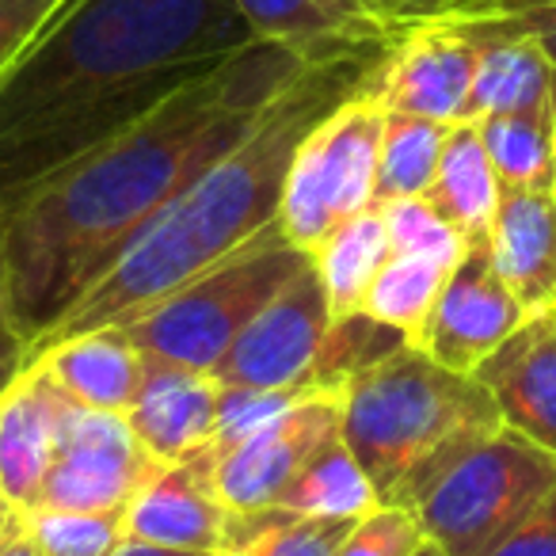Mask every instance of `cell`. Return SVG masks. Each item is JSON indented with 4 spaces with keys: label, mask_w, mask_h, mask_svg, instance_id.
Wrapping results in <instances>:
<instances>
[{
    "label": "cell",
    "mask_w": 556,
    "mask_h": 556,
    "mask_svg": "<svg viewBox=\"0 0 556 556\" xmlns=\"http://www.w3.org/2000/svg\"><path fill=\"white\" fill-rule=\"evenodd\" d=\"M305 58L248 42L149 115L0 202V282L27 351L58 332L179 191L222 161Z\"/></svg>",
    "instance_id": "1"
},
{
    "label": "cell",
    "mask_w": 556,
    "mask_h": 556,
    "mask_svg": "<svg viewBox=\"0 0 556 556\" xmlns=\"http://www.w3.org/2000/svg\"><path fill=\"white\" fill-rule=\"evenodd\" d=\"M255 42L232 0H85L0 80V202Z\"/></svg>",
    "instance_id": "2"
},
{
    "label": "cell",
    "mask_w": 556,
    "mask_h": 556,
    "mask_svg": "<svg viewBox=\"0 0 556 556\" xmlns=\"http://www.w3.org/2000/svg\"><path fill=\"white\" fill-rule=\"evenodd\" d=\"M381 62L386 54L305 65L263 108L252 130L156 214V222L126 248L123 260L88 290L85 302L42 343L115 325L126 313L156 302L199 270L214 267L222 255L252 240L260 229H267L278 217L298 141L328 111L363 92L378 77Z\"/></svg>",
    "instance_id": "3"
},
{
    "label": "cell",
    "mask_w": 556,
    "mask_h": 556,
    "mask_svg": "<svg viewBox=\"0 0 556 556\" xmlns=\"http://www.w3.org/2000/svg\"><path fill=\"white\" fill-rule=\"evenodd\" d=\"M503 431L492 393L412 343L340 389V439L381 507L416 510L457 462Z\"/></svg>",
    "instance_id": "4"
},
{
    "label": "cell",
    "mask_w": 556,
    "mask_h": 556,
    "mask_svg": "<svg viewBox=\"0 0 556 556\" xmlns=\"http://www.w3.org/2000/svg\"><path fill=\"white\" fill-rule=\"evenodd\" d=\"M313 255L294 248L278 217L252 240L232 248L214 267L199 270L156 302L126 313L115 328L149 358L187 370L214 374L229 355L232 340L248 328V320L287 287L298 270L309 267Z\"/></svg>",
    "instance_id": "5"
},
{
    "label": "cell",
    "mask_w": 556,
    "mask_h": 556,
    "mask_svg": "<svg viewBox=\"0 0 556 556\" xmlns=\"http://www.w3.org/2000/svg\"><path fill=\"white\" fill-rule=\"evenodd\" d=\"M553 488L556 457L503 427L434 484L416 518L446 556H492Z\"/></svg>",
    "instance_id": "6"
},
{
    "label": "cell",
    "mask_w": 556,
    "mask_h": 556,
    "mask_svg": "<svg viewBox=\"0 0 556 556\" xmlns=\"http://www.w3.org/2000/svg\"><path fill=\"white\" fill-rule=\"evenodd\" d=\"M374 80L328 111L294 149L278 202V229L305 255L340 222L374 206L386 130V108L374 96Z\"/></svg>",
    "instance_id": "7"
},
{
    "label": "cell",
    "mask_w": 556,
    "mask_h": 556,
    "mask_svg": "<svg viewBox=\"0 0 556 556\" xmlns=\"http://www.w3.org/2000/svg\"><path fill=\"white\" fill-rule=\"evenodd\" d=\"M161 465L134 439L126 416L77 408L70 401L58 431L54 462L35 507L126 510Z\"/></svg>",
    "instance_id": "8"
},
{
    "label": "cell",
    "mask_w": 556,
    "mask_h": 556,
    "mask_svg": "<svg viewBox=\"0 0 556 556\" xmlns=\"http://www.w3.org/2000/svg\"><path fill=\"white\" fill-rule=\"evenodd\" d=\"M328 328H332V309L325 282L309 260V267L298 270L232 340L229 355L214 370L217 381L237 389H267V393L309 389Z\"/></svg>",
    "instance_id": "9"
},
{
    "label": "cell",
    "mask_w": 556,
    "mask_h": 556,
    "mask_svg": "<svg viewBox=\"0 0 556 556\" xmlns=\"http://www.w3.org/2000/svg\"><path fill=\"white\" fill-rule=\"evenodd\" d=\"M332 439H340V396L309 389L222 457H199L206 462L217 500L232 515H244L275 507L309 457Z\"/></svg>",
    "instance_id": "10"
},
{
    "label": "cell",
    "mask_w": 556,
    "mask_h": 556,
    "mask_svg": "<svg viewBox=\"0 0 556 556\" xmlns=\"http://www.w3.org/2000/svg\"><path fill=\"white\" fill-rule=\"evenodd\" d=\"M522 325V309L492 267L488 240L465 244L462 260L446 278V290L434 305L419 351L446 370L477 374Z\"/></svg>",
    "instance_id": "11"
},
{
    "label": "cell",
    "mask_w": 556,
    "mask_h": 556,
    "mask_svg": "<svg viewBox=\"0 0 556 556\" xmlns=\"http://www.w3.org/2000/svg\"><path fill=\"white\" fill-rule=\"evenodd\" d=\"M477 47L454 24H424L404 31L386 54L374 80V96L386 111L431 118V123H465Z\"/></svg>",
    "instance_id": "12"
},
{
    "label": "cell",
    "mask_w": 556,
    "mask_h": 556,
    "mask_svg": "<svg viewBox=\"0 0 556 556\" xmlns=\"http://www.w3.org/2000/svg\"><path fill=\"white\" fill-rule=\"evenodd\" d=\"M477 47L465 123L488 115H556V65L538 39L522 31H507L488 16L446 20Z\"/></svg>",
    "instance_id": "13"
},
{
    "label": "cell",
    "mask_w": 556,
    "mask_h": 556,
    "mask_svg": "<svg viewBox=\"0 0 556 556\" xmlns=\"http://www.w3.org/2000/svg\"><path fill=\"white\" fill-rule=\"evenodd\" d=\"M149 363V358H146ZM225 386L217 374L149 363L126 424L156 465H176L202 454L214 442Z\"/></svg>",
    "instance_id": "14"
},
{
    "label": "cell",
    "mask_w": 556,
    "mask_h": 556,
    "mask_svg": "<svg viewBox=\"0 0 556 556\" xmlns=\"http://www.w3.org/2000/svg\"><path fill=\"white\" fill-rule=\"evenodd\" d=\"M232 510L217 500L210 469L199 454L161 465L123 515V538L214 556L225 541Z\"/></svg>",
    "instance_id": "15"
},
{
    "label": "cell",
    "mask_w": 556,
    "mask_h": 556,
    "mask_svg": "<svg viewBox=\"0 0 556 556\" xmlns=\"http://www.w3.org/2000/svg\"><path fill=\"white\" fill-rule=\"evenodd\" d=\"M488 252L526 320L556 317V187L503 191Z\"/></svg>",
    "instance_id": "16"
},
{
    "label": "cell",
    "mask_w": 556,
    "mask_h": 556,
    "mask_svg": "<svg viewBox=\"0 0 556 556\" xmlns=\"http://www.w3.org/2000/svg\"><path fill=\"white\" fill-rule=\"evenodd\" d=\"M255 39L278 42L309 65L332 58L389 54L393 35L370 16L366 0H232Z\"/></svg>",
    "instance_id": "17"
},
{
    "label": "cell",
    "mask_w": 556,
    "mask_h": 556,
    "mask_svg": "<svg viewBox=\"0 0 556 556\" xmlns=\"http://www.w3.org/2000/svg\"><path fill=\"white\" fill-rule=\"evenodd\" d=\"M472 378L492 393L507 431L556 457V317L526 320Z\"/></svg>",
    "instance_id": "18"
},
{
    "label": "cell",
    "mask_w": 556,
    "mask_h": 556,
    "mask_svg": "<svg viewBox=\"0 0 556 556\" xmlns=\"http://www.w3.org/2000/svg\"><path fill=\"white\" fill-rule=\"evenodd\" d=\"M65 408L70 396L35 358H27L24 370L0 393V492L16 510L35 507L39 500Z\"/></svg>",
    "instance_id": "19"
},
{
    "label": "cell",
    "mask_w": 556,
    "mask_h": 556,
    "mask_svg": "<svg viewBox=\"0 0 556 556\" xmlns=\"http://www.w3.org/2000/svg\"><path fill=\"white\" fill-rule=\"evenodd\" d=\"M27 358L42 363V370L77 408L115 412V416L130 412L149 366L146 355L115 325L39 343L27 351Z\"/></svg>",
    "instance_id": "20"
},
{
    "label": "cell",
    "mask_w": 556,
    "mask_h": 556,
    "mask_svg": "<svg viewBox=\"0 0 556 556\" xmlns=\"http://www.w3.org/2000/svg\"><path fill=\"white\" fill-rule=\"evenodd\" d=\"M500 194L503 187L484 153L477 123H454L446 134V146H442L434 184L427 187L424 199L439 210V217L465 244H484L492 237Z\"/></svg>",
    "instance_id": "21"
},
{
    "label": "cell",
    "mask_w": 556,
    "mask_h": 556,
    "mask_svg": "<svg viewBox=\"0 0 556 556\" xmlns=\"http://www.w3.org/2000/svg\"><path fill=\"white\" fill-rule=\"evenodd\" d=\"M389 260H393V244H389L386 214H381L378 202L366 206L363 214L340 222L313 248V267L325 282L332 320L363 313L374 278L381 275Z\"/></svg>",
    "instance_id": "22"
},
{
    "label": "cell",
    "mask_w": 556,
    "mask_h": 556,
    "mask_svg": "<svg viewBox=\"0 0 556 556\" xmlns=\"http://www.w3.org/2000/svg\"><path fill=\"white\" fill-rule=\"evenodd\" d=\"M454 267L457 263H442L431 260V255H393L381 267V275L374 278L363 313L378 325L393 328L404 343L419 348Z\"/></svg>",
    "instance_id": "23"
},
{
    "label": "cell",
    "mask_w": 556,
    "mask_h": 556,
    "mask_svg": "<svg viewBox=\"0 0 556 556\" xmlns=\"http://www.w3.org/2000/svg\"><path fill=\"white\" fill-rule=\"evenodd\" d=\"M351 526V518H309L287 507L244 510L229 518L214 556H336Z\"/></svg>",
    "instance_id": "24"
},
{
    "label": "cell",
    "mask_w": 556,
    "mask_h": 556,
    "mask_svg": "<svg viewBox=\"0 0 556 556\" xmlns=\"http://www.w3.org/2000/svg\"><path fill=\"white\" fill-rule=\"evenodd\" d=\"M275 507H287L294 515L309 518H351V522H358V518L374 515L381 503L374 495V484L366 480L363 465L348 450V442L332 439L309 457V465L298 472L294 484L282 492Z\"/></svg>",
    "instance_id": "25"
},
{
    "label": "cell",
    "mask_w": 556,
    "mask_h": 556,
    "mask_svg": "<svg viewBox=\"0 0 556 556\" xmlns=\"http://www.w3.org/2000/svg\"><path fill=\"white\" fill-rule=\"evenodd\" d=\"M480 141L503 191L553 187L556 179V115H488L477 118Z\"/></svg>",
    "instance_id": "26"
},
{
    "label": "cell",
    "mask_w": 556,
    "mask_h": 556,
    "mask_svg": "<svg viewBox=\"0 0 556 556\" xmlns=\"http://www.w3.org/2000/svg\"><path fill=\"white\" fill-rule=\"evenodd\" d=\"M446 123L386 111V130H381V156H378V187L374 202L396 199H424L434 184V172L446 146Z\"/></svg>",
    "instance_id": "27"
},
{
    "label": "cell",
    "mask_w": 556,
    "mask_h": 556,
    "mask_svg": "<svg viewBox=\"0 0 556 556\" xmlns=\"http://www.w3.org/2000/svg\"><path fill=\"white\" fill-rule=\"evenodd\" d=\"M123 515L126 510L27 507L20 510V522L42 556H108L123 541Z\"/></svg>",
    "instance_id": "28"
},
{
    "label": "cell",
    "mask_w": 556,
    "mask_h": 556,
    "mask_svg": "<svg viewBox=\"0 0 556 556\" xmlns=\"http://www.w3.org/2000/svg\"><path fill=\"white\" fill-rule=\"evenodd\" d=\"M381 214H386L393 255H431V260H442V263L462 260L465 240L442 222L439 210L427 199L381 202Z\"/></svg>",
    "instance_id": "29"
},
{
    "label": "cell",
    "mask_w": 556,
    "mask_h": 556,
    "mask_svg": "<svg viewBox=\"0 0 556 556\" xmlns=\"http://www.w3.org/2000/svg\"><path fill=\"white\" fill-rule=\"evenodd\" d=\"M85 0H0V80Z\"/></svg>",
    "instance_id": "30"
},
{
    "label": "cell",
    "mask_w": 556,
    "mask_h": 556,
    "mask_svg": "<svg viewBox=\"0 0 556 556\" xmlns=\"http://www.w3.org/2000/svg\"><path fill=\"white\" fill-rule=\"evenodd\" d=\"M309 389H278V393H267V389H237L225 386L222 393V412H217V431L214 442H210L202 454L206 457H222L225 450H232L237 442H244L252 431H260L267 419H275L282 408L298 401Z\"/></svg>",
    "instance_id": "31"
},
{
    "label": "cell",
    "mask_w": 556,
    "mask_h": 556,
    "mask_svg": "<svg viewBox=\"0 0 556 556\" xmlns=\"http://www.w3.org/2000/svg\"><path fill=\"white\" fill-rule=\"evenodd\" d=\"M424 541L427 538L416 510L378 507L374 515L358 518L351 526L336 556H412Z\"/></svg>",
    "instance_id": "32"
},
{
    "label": "cell",
    "mask_w": 556,
    "mask_h": 556,
    "mask_svg": "<svg viewBox=\"0 0 556 556\" xmlns=\"http://www.w3.org/2000/svg\"><path fill=\"white\" fill-rule=\"evenodd\" d=\"M484 0H366L370 16L386 27L393 39L424 24H442V20L472 16Z\"/></svg>",
    "instance_id": "33"
},
{
    "label": "cell",
    "mask_w": 556,
    "mask_h": 556,
    "mask_svg": "<svg viewBox=\"0 0 556 556\" xmlns=\"http://www.w3.org/2000/svg\"><path fill=\"white\" fill-rule=\"evenodd\" d=\"M477 16H488L500 27H507V31H522L530 39H538L556 65V0H515V4L477 12Z\"/></svg>",
    "instance_id": "34"
},
{
    "label": "cell",
    "mask_w": 556,
    "mask_h": 556,
    "mask_svg": "<svg viewBox=\"0 0 556 556\" xmlns=\"http://www.w3.org/2000/svg\"><path fill=\"white\" fill-rule=\"evenodd\" d=\"M492 556H556V488Z\"/></svg>",
    "instance_id": "35"
},
{
    "label": "cell",
    "mask_w": 556,
    "mask_h": 556,
    "mask_svg": "<svg viewBox=\"0 0 556 556\" xmlns=\"http://www.w3.org/2000/svg\"><path fill=\"white\" fill-rule=\"evenodd\" d=\"M0 358H27V340L20 336L16 320H12L4 282H0Z\"/></svg>",
    "instance_id": "36"
},
{
    "label": "cell",
    "mask_w": 556,
    "mask_h": 556,
    "mask_svg": "<svg viewBox=\"0 0 556 556\" xmlns=\"http://www.w3.org/2000/svg\"><path fill=\"white\" fill-rule=\"evenodd\" d=\"M108 556H210V553H184V548H164V545H149V541L123 538Z\"/></svg>",
    "instance_id": "37"
},
{
    "label": "cell",
    "mask_w": 556,
    "mask_h": 556,
    "mask_svg": "<svg viewBox=\"0 0 556 556\" xmlns=\"http://www.w3.org/2000/svg\"><path fill=\"white\" fill-rule=\"evenodd\" d=\"M0 556H42V548L35 545L31 538H27L24 522H16V526L9 530V538L0 541Z\"/></svg>",
    "instance_id": "38"
},
{
    "label": "cell",
    "mask_w": 556,
    "mask_h": 556,
    "mask_svg": "<svg viewBox=\"0 0 556 556\" xmlns=\"http://www.w3.org/2000/svg\"><path fill=\"white\" fill-rule=\"evenodd\" d=\"M16 522H20V510L9 503V495L0 492V541L9 538V530H12V526H16Z\"/></svg>",
    "instance_id": "39"
},
{
    "label": "cell",
    "mask_w": 556,
    "mask_h": 556,
    "mask_svg": "<svg viewBox=\"0 0 556 556\" xmlns=\"http://www.w3.org/2000/svg\"><path fill=\"white\" fill-rule=\"evenodd\" d=\"M27 358H0V393L12 386V378H16L20 370H24Z\"/></svg>",
    "instance_id": "40"
},
{
    "label": "cell",
    "mask_w": 556,
    "mask_h": 556,
    "mask_svg": "<svg viewBox=\"0 0 556 556\" xmlns=\"http://www.w3.org/2000/svg\"><path fill=\"white\" fill-rule=\"evenodd\" d=\"M412 556H446V553H442V548L434 545V541H424V545H419V548H416V553H412Z\"/></svg>",
    "instance_id": "41"
},
{
    "label": "cell",
    "mask_w": 556,
    "mask_h": 556,
    "mask_svg": "<svg viewBox=\"0 0 556 556\" xmlns=\"http://www.w3.org/2000/svg\"><path fill=\"white\" fill-rule=\"evenodd\" d=\"M500 4H515V0H484V4H480L477 12H488V9H500ZM477 12H472V16H477Z\"/></svg>",
    "instance_id": "42"
},
{
    "label": "cell",
    "mask_w": 556,
    "mask_h": 556,
    "mask_svg": "<svg viewBox=\"0 0 556 556\" xmlns=\"http://www.w3.org/2000/svg\"><path fill=\"white\" fill-rule=\"evenodd\" d=\"M553 187H556V179H553Z\"/></svg>",
    "instance_id": "43"
}]
</instances>
